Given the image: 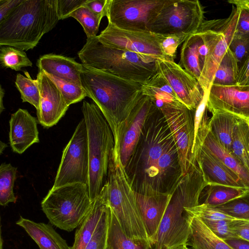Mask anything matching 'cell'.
<instances>
[{
	"label": "cell",
	"instance_id": "obj_34",
	"mask_svg": "<svg viewBox=\"0 0 249 249\" xmlns=\"http://www.w3.org/2000/svg\"><path fill=\"white\" fill-rule=\"evenodd\" d=\"M25 76L20 73L16 76L15 85L21 95L23 102H28L37 110L39 108L40 95L38 82L33 79L28 71H24Z\"/></svg>",
	"mask_w": 249,
	"mask_h": 249
},
{
	"label": "cell",
	"instance_id": "obj_47",
	"mask_svg": "<svg viewBox=\"0 0 249 249\" xmlns=\"http://www.w3.org/2000/svg\"><path fill=\"white\" fill-rule=\"evenodd\" d=\"M231 227L238 238L249 242V221L243 219L231 220Z\"/></svg>",
	"mask_w": 249,
	"mask_h": 249
},
{
	"label": "cell",
	"instance_id": "obj_39",
	"mask_svg": "<svg viewBox=\"0 0 249 249\" xmlns=\"http://www.w3.org/2000/svg\"><path fill=\"white\" fill-rule=\"evenodd\" d=\"M48 76L56 84L68 106L88 97L87 93L82 86Z\"/></svg>",
	"mask_w": 249,
	"mask_h": 249
},
{
	"label": "cell",
	"instance_id": "obj_24",
	"mask_svg": "<svg viewBox=\"0 0 249 249\" xmlns=\"http://www.w3.org/2000/svg\"><path fill=\"white\" fill-rule=\"evenodd\" d=\"M16 223L25 231L40 249H72L49 224L36 222L21 216Z\"/></svg>",
	"mask_w": 249,
	"mask_h": 249
},
{
	"label": "cell",
	"instance_id": "obj_48",
	"mask_svg": "<svg viewBox=\"0 0 249 249\" xmlns=\"http://www.w3.org/2000/svg\"><path fill=\"white\" fill-rule=\"evenodd\" d=\"M235 85H249V53L239 64Z\"/></svg>",
	"mask_w": 249,
	"mask_h": 249
},
{
	"label": "cell",
	"instance_id": "obj_28",
	"mask_svg": "<svg viewBox=\"0 0 249 249\" xmlns=\"http://www.w3.org/2000/svg\"><path fill=\"white\" fill-rule=\"evenodd\" d=\"M202 146L234 172L249 189V173L231 153L224 149L219 143L209 127Z\"/></svg>",
	"mask_w": 249,
	"mask_h": 249
},
{
	"label": "cell",
	"instance_id": "obj_9",
	"mask_svg": "<svg viewBox=\"0 0 249 249\" xmlns=\"http://www.w3.org/2000/svg\"><path fill=\"white\" fill-rule=\"evenodd\" d=\"M91 205L88 185L81 183L52 188L41 203L50 222L69 232L79 226Z\"/></svg>",
	"mask_w": 249,
	"mask_h": 249
},
{
	"label": "cell",
	"instance_id": "obj_22",
	"mask_svg": "<svg viewBox=\"0 0 249 249\" xmlns=\"http://www.w3.org/2000/svg\"><path fill=\"white\" fill-rule=\"evenodd\" d=\"M36 65L39 71L65 81L82 86L81 72L83 64L67 56L49 53L40 56Z\"/></svg>",
	"mask_w": 249,
	"mask_h": 249
},
{
	"label": "cell",
	"instance_id": "obj_10",
	"mask_svg": "<svg viewBox=\"0 0 249 249\" xmlns=\"http://www.w3.org/2000/svg\"><path fill=\"white\" fill-rule=\"evenodd\" d=\"M198 0H169L150 22L148 30L159 35L196 33L205 20Z\"/></svg>",
	"mask_w": 249,
	"mask_h": 249
},
{
	"label": "cell",
	"instance_id": "obj_51",
	"mask_svg": "<svg viewBox=\"0 0 249 249\" xmlns=\"http://www.w3.org/2000/svg\"><path fill=\"white\" fill-rule=\"evenodd\" d=\"M4 89L2 88L1 85L0 88V113L4 110V107L3 105V98L4 96Z\"/></svg>",
	"mask_w": 249,
	"mask_h": 249
},
{
	"label": "cell",
	"instance_id": "obj_6",
	"mask_svg": "<svg viewBox=\"0 0 249 249\" xmlns=\"http://www.w3.org/2000/svg\"><path fill=\"white\" fill-rule=\"evenodd\" d=\"M105 188L110 210L124 233L132 239L151 244L138 208L134 190L120 157L113 150Z\"/></svg>",
	"mask_w": 249,
	"mask_h": 249
},
{
	"label": "cell",
	"instance_id": "obj_21",
	"mask_svg": "<svg viewBox=\"0 0 249 249\" xmlns=\"http://www.w3.org/2000/svg\"><path fill=\"white\" fill-rule=\"evenodd\" d=\"M197 162L208 185L247 189L234 172L203 146Z\"/></svg>",
	"mask_w": 249,
	"mask_h": 249
},
{
	"label": "cell",
	"instance_id": "obj_42",
	"mask_svg": "<svg viewBox=\"0 0 249 249\" xmlns=\"http://www.w3.org/2000/svg\"><path fill=\"white\" fill-rule=\"evenodd\" d=\"M229 48L240 64L249 53V33H234Z\"/></svg>",
	"mask_w": 249,
	"mask_h": 249
},
{
	"label": "cell",
	"instance_id": "obj_8",
	"mask_svg": "<svg viewBox=\"0 0 249 249\" xmlns=\"http://www.w3.org/2000/svg\"><path fill=\"white\" fill-rule=\"evenodd\" d=\"M152 101L162 114L175 143L182 176L198 166L193 154L195 111L188 108L170 87L157 89Z\"/></svg>",
	"mask_w": 249,
	"mask_h": 249
},
{
	"label": "cell",
	"instance_id": "obj_5",
	"mask_svg": "<svg viewBox=\"0 0 249 249\" xmlns=\"http://www.w3.org/2000/svg\"><path fill=\"white\" fill-rule=\"evenodd\" d=\"M78 55L85 66L141 84L157 73L156 58L107 46L97 36L87 38Z\"/></svg>",
	"mask_w": 249,
	"mask_h": 249
},
{
	"label": "cell",
	"instance_id": "obj_12",
	"mask_svg": "<svg viewBox=\"0 0 249 249\" xmlns=\"http://www.w3.org/2000/svg\"><path fill=\"white\" fill-rule=\"evenodd\" d=\"M169 0H109L108 22L121 29L149 32L148 25Z\"/></svg>",
	"mask_w": 249,
	"mask_h": 249
},
{
	"label": "cell",
	"instance_id": "obj_18",
	"mask_svg": "<svg viewBox=\"0 0 249 249\" xmlns=\"http://www.w3.org/2000/svg\"><path fill=\"white\" fill-rule=\"evenodd\" d=\"M134 193L147 235L154 247L159 228L172 192L141 194L134 191Z\"/></svg>",
	"mask_w": 249,
	"mask_h": 249
},
{
	"label": "cell",
	"instance_id": "obj_15",
	"mask_svg": "<svg viewBox=\"0 0 249 249\" xmlns=\"http://www.w3.org/2000/svg\"><path fill=\"white\" fill-rule=\"evenodd\" d=\"M157 66V72L165 78L179 100L195 111L204 96L198 81L175 61L158 59Z\"/></svg>",
	"mask_w": 249,
	"mask_h": 249
},
{
	"label": "cell",
	"instance_id": "obj_32",
	"mask_svg": "<svg viewBox=\"0 0 249 249\" xmlns=\"http://www.w3.org/2000/svg\"><path fill=\"white\" fill-rule=\"evenodd\" d=\"M239 68V63L229 47L218 66L212 84L235 85Z\"/></svg>",
	"mask_w": 249,
	"mask_h": 249
},
{
	"label": "cell",
	"instance_id": "obj_3",
	"mask_svg": "<svg viewBox=\"0 0 249 249\" xmlns=\"http://www.w3.org/2000/svg\"><path fill=\"white\" fill-rule=\"evenodd\" d=\"M207 184L199 168L182 176L172 192L158 232L154 249H169L187 245L190 233L189 214L185 207L199 204Z\"/></svg>",
	"mask_w": 249,
	"mask_h": 249
},
{
	"label": "cell",
	"instance_id": "obj_55",
	"mask_svg": "<svg viewBox=\"0 0 249 249\" xmlns=\"http://www.w3.org/2000/svg\"></svg>",
	"mask_w": 249,
	"mask_h": 249
},
{
	"label": "cell",
	"instance_id": "obj_14",
	"mask_svg": "<svg viewBox=\"0 0 249 249\" xmlns=\"http://www.w3.org/2000/svg\"><path fill=\"white\" fill-rule=\"evenodd\" d=\"M157 108L147 96L142 94L122 124L113 150L120 157L124 168L135 151L147 121Z\"/></svg>",
	"mask_w": 249,
	"mask_h": 249
},
{
	"label": "cell",
	"instance_id": "obj_27",
	"mask_svg": "<svg viewBox=\"0 0 249 249\" xmlns=\"http://www.w3.org/2000/svg\"><path fill=\"white\" fill-rule=\"evenodd\" d=\"M208 121V127L216 140L228 152L231 153L234 129L239 118L223 111H215Z\"/></svg>",
	"mask_w": 249,
	"mask_h": 249
},
{
	"label": "cell",
	"instance_id": "obj_1",
	"mask_svg": "<svg viewBox=\"0 0 249 249\" xmlns=\"http://www.w3.org/2000/svg\"><path fill=\"white\" fill-rule=\"evenodd\" d=\"M82 87L98 107L117 141L121 125L142 95V84L83 65Z\"/></svg>",
	"mask_w": 249,
	"mask_h": 249
},
{
	"label": "cell",
	"instance_id": "obj_31",
	"mask_svg": "<svg viewBox=\"0 0 249 249\" xmlns=\"http://www.w3.org/2000/svg\"><path fill=\"white\" fill-rule=\"evenodd\" d=\"M249 191L223 185H207L203 190V201L200 204L216 207L242 196Z\"/></svg>",
	"mask_w": 249,
	"mask_h": 249
},
{
	"label": "cell",
	"instance_id": "obj_36",
	"mask_svg": "<svg viewBox=\"0 0 249 249\" xmlns=\"http://www.w3.org/2000/svg\"><path fill=\"white\" fill-rule=\"evenodd\" d=\"M109 219L110 209L107 205L94 234L85 249H108L107 238Z\"/></svg>",
	"mask_w": 249,
	"mask_h": 249
},
{
	"label": "cell",
	"instance_id": "obj_35",
	"mask_svg": "<svg viewBox=\"0 0 249 249\" xmlns=\"http://www.w3.org/2000/svg\"><path fill=\"white\" fill-rule=\"evenodd\" d=\"M0 47V63L1 67L18 71L22 68L32 66V62L24 51L10 46Z\"/></svg>",
	"mask_w": 249,
	"mask_h": 249
},
{
	"label": "cell",
	"instance_id": "obj_41",
	"mask_svg": "<svg viewBox=\"0 0 249 249\" xmlns=\"http://www.w3.org/2000/svg\"><path fill=\"white\" fill-rule=\"evenodd\" d=\"M160 36L162 52L169 60L174 61L178 47L190 35L181 34Z\"/></svg>",
	"mask_w": 249,
	"mask_h": 249
},
{
	"label": "cell",
	"instance_id": "obj_46",
	"mask_svg": "<svg viewBox=\"0 0 249 249\" xmlns=\"http://www.w3.org/2000/svg\"><path fill=\"white\" fill-rule=\"evenodd\" d=\"M109 0H88L84 6L89 9L100 19L107 16Z\"/></svg>",
	"mask_w": 249,
	"mask_h": 249
},
{
	"label": "cell",
	"instance_id": "obj_54",
	"mask_svg": "<svg viewBox=\"0 0 249 249\" xmlns=\"http://www.w3.org/2000/svg\"><path fill=\"white\" fill-rule=\"evenodd\" d=\"M0 246H1V248L0 249H2V238H1V241H0Z\"/></svg>",
	"mask_w": 249,
	"mask_h": 249
},
{
	"label": "cell",
	"instance_id": "obj_52",
	"mask_svg": "<svg viewBox=\"0 0 249 249\" xmlns=\"http://www.w3.org/2000/svg\"><path fill=\"white\" fill-rule=\"evenodd\" d=\"M169 249H189L187 247V245H178V246L172 247Z\"/></svg>",
	"mask_w": 249,
	"mask_h": 249
},
{
	"label": "cell",
	"instance_id": "obj_49",
	"mask_svg": "<svg viewBox=\"0 0 249 249\" xmlns=\"http://www.w3.org/2000/svg\"><path fill=\"white\" fill-rule=\"evenodd\" d=\"M23 0H0V22Z\"/></svg>",
	"mask_w": 249,
	"mask_h": 249
},
{
	"label": "cell",
	"instance_id": "obj_43",
	"mask_svg": "<svg viewBox=\"0 0 249 249\" xmlns=\"http://www.w3.org/2000/svg\"><path fill=\"white\" fill-rule=\"evenodd\" d=\"M204 223L219 238L223 240L238 238L231 227V220H202Z\"/></svg>",
	"mask_w": 249,
	"mask_h": 249
},
{
	"label": "cell",
	"instance_id": "obj_37",
	"mask_svg": "<svg viewBox=\"0 0 249 249\" xmlns=\"http://www.w3.org/2000/svg\"><path fill=\"white\" fill-rule=\"evenodd\" d=\"M214 207L236 219L249 221V191L242 196Z\"/></svg>",
	"mask_w": 249,
	"mask_h": 249
},
{
	"label": "cell",
	"instance_id": "obj_44",
	"mask_svg": "<svg viewBox=\"0 0 249 249\" xmlns=\"http://www.w3.org/2000/svg\"><path fill=\"white\" fill-rule=\"evenodd\" d=\"M228 2L236 7L238 13L235 33H249V9L242 0H230Z\"/></svg>",
	"mask_w": 249,
	"mask_h": 249
},
{
	"label": "cell",
	"instance_id": "obj_38",
	"mask_svg": "<svg viewBox=\"0 0 249 249\" xmlns=\"http://www.w3.org/2000/svg\"><path fill=\"white\" fill-rule=\"evenodd\" d=\"M72 17L82 26L87 38L97 36L101 21L93 13L85 6H82L71 14Z\"/></svg>",
	"mask_w": 249,
	"mask_h": 249
},
{
	"label": "cell",
	"instance_id": "obj_20",
	"mask_svg": "<svg viewBox=\"0 0 249 249\" xmlns=\"http://www.w3.org/2000/svg\"><path fill=\"white\" fill-rule=\"evenodd\" d=\"M230 15L223 34L213 50L207 55L198 83L204 92L209 90L215 71L222 57L229 47L235 33L237 21L238 13L232 5Z\"/></svg>",
	"mask_w": 249,
	"mask_h": 249
},
{
	"label": "cell",
	"instance_id": "obj_53",
	"mask_svg": "<svg viewBox=\"0 0 249 249\" xmlns=\"http://www.w3.org/2000/svg\"><path fill=\"white\" fill-rule=\"evenodd\" d=\"M244 4L249 9V0H242Z\"/></svg>",
	"mask_w": 249,
	"mask_h": 249
},
{
	"label": "cell",
	"instance_id": "obj_17",
	"mask_svg": "<svg viewBox=\"0 0 249 249\" xmlns=\"http://www.w3.org/2000/svg\"><path fill=\"white\" fill-rule=\"evenodd\" d=\"M40 101L36 110L37 120L45 128L56 124L64 116L68 106L56 84L44 72L39 71L37 76Z\"/></svg>",
	"mask_w": 249,
	"mask_h": 249
},
{
	"label": "cell",
	"instance_id": "obj_40",
	"mask_svg": "<svg viewBox=\"0 0 249 249\" xmlns=\"http://www.w3.org/2000/svg\"><path fill=\"white\" fill-rule=\"evenodd\" d=\"M185 210L188 214L196 216L201 220L216 221L238 219L223 213L214 207L205 204H199L192 207H185Z\"/></svg>",
	"mask_w": 249,
	"mask_h": 249
},
{
	"label": "cell",
	"instance_id": "obj_45",
	"mask_svg": "<svg viewBox=\"0 0 249 249\" xmlns=\"http://www.w3.org/2000/svg\"><path fill=\"white\" fill-rule=\"evenodd\" d=\"M88 0H57V12L59 19H64L78 8L84 6Z\"/></svg>",
	"mask_w": 249,
	"mask_h": 249
},
{
	"label": "cell",
	"instance_id": "obj_29",
	"mask_svg": "<svg viewBox=\"0 0 249 249\" xmlns=\"http://www.w3.org/2000/svg\"><path fill=\"white\" fill-rule=\"evenodd\" d=\"M107 243L108 249H154L148 242L128 237L110 210Z\"/></svg>",
	"mask_w": 249,
	"mask_h": 249
},
{
	"label": "cell",
	"instance_id": "obj_19",
	"mask_svg": "<svg viewBox=\"0 0 249 249\" xmlns=\"http://www.w3.org/2000/svg\"><path fill=\"white\" fill-rule=\"evenodd\" d=\"M9 125V141L14 152L21 154L39 142L36 119L26 109L19 108L12 114Z\"/></svg>",
	"mask_w": 249,
	"mask_h": 249
},
{
	"label": "cell",
	"instance_id": "obj_30",
	"mask_svg": "<svg viewBox=\"0 0 249 249\" xmlns=\"http://www.w3.org/2000/svg\"><path fill=\"white\" fill-rule=\"evenodd\" d=\"M232 154L249 173V123L239 119L234 129Z\"/></svg>",
	"mask_w": 249,
	"mask_h": 249
},
{
	"label": "cell",
	"instance_id": "obj_25",
	"mask_svg": "<svg viewBox=\"0 0 249 249\" xmlns=\"http://www.w3.org/2000/svg\"><path fill=\"white\" fill-rule=\"evenodd\" d=\"M107 205L104 186L99 195L92 201L89 211L76 228L72 249H85Z\"/></svg>",
	"mask_w": 249,
	"mask_h": 249
},
{
	"label": "cell",
	"instance_id": "obj_4",
	"mask_svg": "<svg viewBox=\"0 0 249 249\" xmlns=\"http://www.w3.org/2000/svg\"><path fill=\"white\" fill-rule=\"evenodd\" d=\"M174 140L165 119L157 108L147 121L135 151L125 170L134 190L156 192V166L164 150Z\"/></svg>",
	"mask_w": 249,
	"mask_h": 249
},
{
	"label": "cell",
	"instance_id": "obj_50",
	"mask_svg": "<svg viewBox=\"0 0 249 249\" xmlns=\"http://www.w3.org/2000/svg\"><path fill=\"white\" fill-rule=\"evenodd\" d=\"M224 241L233 249H249V242L241 238H232Z\"/></svg>",
	"mask_w": 249,
	"mask_h": 249
},
{
	"label": "cell",
	"instance_id": "obj_16",
	"mask_svg": "<svg viewBox=\"0 0 249 249\" xmlns=\"http://www.w3.org/2000/svg\"><path fill=\"white\" fill-rule=\"evenodd\" d=\"M207 107L212 113L226 112L249 123V85L212 84Z\"/></svg>",
	"mask_w": 249,
	"mask_h": 249
},
{
	"label": "cell",
	"instance_id": "obj_23",
	"mask_svg": "<svg viewBox=\"0 0 249 249\" xmlns=\"http://www.w3.org/2000/svg\"><path fill=\"white\" fill-rule=\"evenodd\" d=\"M208 54V49L197 31L183 43L178 64L198 82Z\"/></svg>",
	"mask_w": 249,
	"mask_h": 249
},
{
	"label": "cell",
	"instance_id": "obj_26",
	"mask_svg": "<svg viewBox=\"0 0 249 249\" xmlns=\"http://www.w3.org/2000/svg\"><path fill=\"white\" fill-rule=\"evenodd\" d=\"M187 245L192 249H233L217 237L199 218L189 214Z\"/></svg>",
	"mask_w": 249,
	"mask_h": 249
},
{
	"label": "cell",
	"instance_id": "obj_2",
	"mask_svg": "<svg viewBox=\"0 0 249 249\" xmlns=\"http://www.w3.org/2000/svg\"><path fill=\"white\" fill-rule=\"evenodd\" d=\"M57 0H23L0 22V46L34 48L60 20Z\"/></svg>",
	"mask_w": 249,
	"mask_h": 249
},
{
	"label": "cell",
	"instance_id": "obj_7",
	"mask_svg": "<svg viewBox=\"0 0 249 249\" xmlns=\"http://www.w3.org/2000/svg\"><path fill=\"white\" fill-rule=\"evenodd\" d=\"M82 111L87 130L89 158L88 187L92 201L99 195L107 181L114 140L107 122L94 103L84 101Z\"/></svg>",
	"mask_w": 249,
	"mask_h": 249
},
{
	"label": "cell",
	"instance_id": "obj_33",
	"mask_svg": "<svg viewBox=\"0 0 249 249\" xmlns=\"http://www.w3.org/2000/svg\"><path fill=\"white\" fill-rule=\"evenodd\" d=\"M17 168L5 162L0 166V204L6 206L10 203H16L13 188L16 178Z\"/></svg>",
	"mask_w": 249,
	"mask_h": 249
},
{
	"label": "cell",
	"instance_id": "obj_13",
	"mask_svg": "<svg viewBox=\"0 0 249 249\" xmlns=\"http://www.w3.org/2000/svg\"><path fill=\"white\" fill-rule=\"evenodd\" d=\"M97 37L109 47L170 61L161 50L160 36L151 32L125 30L108 22Z\"/></svg>",
	"mask_w": 249,
	"mask_h": 249
},
{
	"label": "cell",
	"instance_id": "obj_11",
	"mask_svg": "<svg viewBox=\"0 0 249 249\" xmlns=\"http://www.w3.org/2000/svg\"><path fill=\"white\" fill-rule=\"evenodd\" d=\"M89 158L87 130L82 118L63 150L52 188L81 183L88 185Z\"/></svg>",
	"mask_w": 249,
	"mask_h": 249
}]
</instances>
